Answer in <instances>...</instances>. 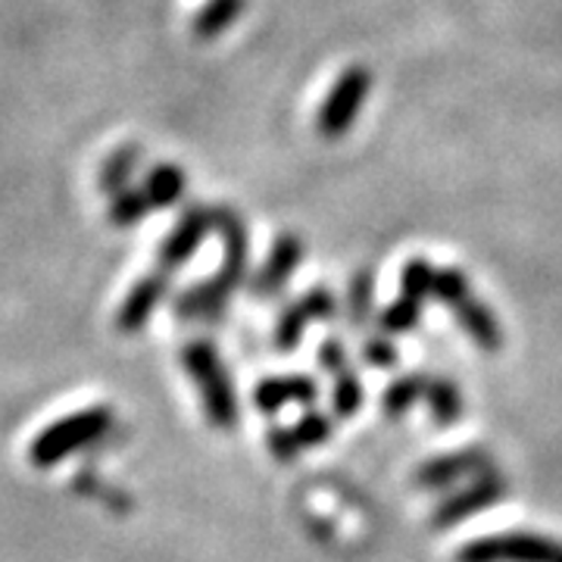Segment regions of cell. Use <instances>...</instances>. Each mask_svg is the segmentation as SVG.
<instances>
[{"label": "cell", "mask_w": 562, "mask_h": 562, "mask_svg": "<svg viewBox=\"0 0 562 562\" xmlns=\"http://www.w3.org/2000/svg\"><path fill=\"white\" fill-rule=\"evenodd\" d=\"M213 220H216V232L222 238V262L220 269L213 272V279L201 281L194 288H188L184 294L176 297V313L181 319H210V316H220L222 310L228 306L232 294L241 288L244 276H247V260H250V235H247V225L244 220L222 206L213 210Z\"/></svg>", "instance_id": "1"}, {"label": "cell", "mask_w": 562, "mask_h": 562, "mask_svg": "<svg viewBox=\"0 0 562 562\" xmlns=\"http://www.w3.org/2000/svg\"><path fill=\"white\" fill-rule=\"evenodd\" d=\"M181 362L191 375V382L198 384L203 401V413L216 428H235L238 422V397H235V384L228 379V369L220 360L216 347L210 341H191L181 350Z\"/></svg>", "instance_id": "2"}, {"label": "cell", "mask_w": 562, "mask_h": 562, "mask_svg": "<svg viewBox=\"0 0 562 562\" xmlns=\"http://www.w3.org/2000/svg\"><path fill=\"white\" fill-rule=\"evenodd\" d=\"M113 425V413L106 406H91V409H81L72 413L66 419L54 422L41 431L38 438L32 441L29 457L38 469H50V465H60L63 460H69L72 453L85 450L88 443L101 441L103 435L110 431Z\"/></svg>", "instance_id": "3"}, {"label": "cell", "mask_w": 562, "mask_h": 562, "mask_svg": "<svg viewBox=\"0 0 562 562\" xmlns=\"http://www.w3.org/2000/svg\"><path fill=\"white\" fill-rule=\"evenodd\" d=\"M372 91V72L366 66H347L331 91L325 94L319 113H316V132L325 140L344 138L366 106V98Z\"/></svg>", "instance_id": "4"}, {"label": "cell", "mask_w": 562, "mask_h": 562, "mask_svg": "<svg viewBox=\"0 0 562 562\" xmlns=\"http://www.w3.org/2000/svg\"><path fill=\"white\" fill-rule=\"evenodd\" d=\"M457 562H562V543L528 531L487 535L482 541L465 543Z\"/></svg>", "instance_id": "5"}, {"label": "cell", "mask_w": 562, "mask_h": 562, "mask_svg": "<svg viewBox=\"0 0 562 562\" xmlns=\"http://www.w3.org/2000/svg\"><path fill=\"white\" fill-rule=\"evenodd\" d=\"M213 232H216L213 210H210V206H201V203L188 206V210L181 213V220L176 222V228L162 238L160 269H166V272H176V269H181L184 262L191 260V257L201 250V244L206 241Z\"/></svg>", "instance_id": "6"}, {"label": "cell", "mask_w": 562, "mask_h": 562, "mask_svg": "<svg viewBox=\"0 0 562 562\" xmlns=\"http://www.w3.org/2000/svg\"><path fill=\"white\" fill-rule=\"evenodd\" d=\"M335 310H338V301H335L331 291L316 288V291L303 294L301 301L284 306L279 325H276V347H279L281 353H291L301 344L303 335H306L310 322L328 319V316H335Z\"/></svg>", "instance_id": "7"}, {"label": "cell", "mask_w": 562, "mask_h": 562, "mask_svg": "<svg viewBox=\"0 0 562 562\" xmlns=\"http://www.w3.org/2000/svg\"><path fill=\"white\" fill-rule=\"evenodd\" d=\"M166 291H169V272L166 269L147 272L144 279L135 281L132 291L122 301L120 313H116V331L138 335L140 328L147 325V319L160 310V303L166 301Z\"/></svg>", "instance_id": "8"}, {"label": "cell", "mask_w": 562, "mask_h": 562, "mask_svg": "<svg viewBox=\"0 0 562 562\" xmlns=\"http://www.w3.org/2000/svg\"><path fill=\"white\" fill-rule=\"evenodd\" d=\"M303 257H306V250H303L301 238H294V235H279V238L272 241V250H269L266 262L257 269V276L250 279V291H254L260 301L276 297L281 288L291 281V276H294V269L303 262Z\"/></svg>", "instance_id": "9"}, {"label": "cell", "mask_w": 562, "mask_h": 562, "mask_svg": "<svg viewBox=\"0 0 562 562\" xmlns=\"http://www.w3.org/2000/svg\"><path fill=\"white\" fill-rule=\"evenodd\" d=\"M501 497H506V482H503L501 475H494V472H484L482 479L472 484V487H465V491H460L453 501H443L441 506H438L435 525H438V528H447V525L462 522V519L482 513L487 506H494Z\"/></svg>", "instance_id": "10"}, {"label": "cell", "mask_w": 562, "mask_h": 562, "mask_svg": "<svg viewBox=\"0 0 562 562\" xmlns=\"http://www.w3.org/2000/svg\"><path fill=\"white\" fill-rule=\"evenodd\" d=\"M331 435V422L319 416V413H310V416H303L294 428H276L272 435H269V447H272V457H279V460H294L301 450L306 447H316L325 438Z\"/></svg>", "instance_id": "11"}, {"label": "cell", "mask_w": 562, "mask_h": 562, "mask_svg": "<svg viewBox=\"0 0 562 562\" xmlns=\"http://www.w3.org/2000/svg\"><path fill=\"white\" fill-rule=\"evenodd\" d=\"M475 472H494V462L482 450H465V453H453V457L428 462L419 472V484L422 487H447V484L460 482V479L475 475Z\"/></svg>", "instance_id": "12"}, {"label": "cell", "mask_w": 562, "mask_h": 562, "mask_svg": "<svg viewBox=\"0 0 562 562\" xmlns=\"http://www.w3.org/2000/svg\"><path fill=\"white\" fill-rule=\"evenodd\" d=\"M316 394H319V387L306 375H276V379L257 384L254 401L262 413H279L288 403H313Z\"/></svg>", "instance_id": "13"}, {"label": "cell", "mask_w": 562, "mask_h": 562, "mask_svg": "<svg viewBox=\"0 0 562 562\" xmlns=\"http://www.w3.org/2000/svg\"><path fill=\"white\" fill-rule=\"evenodd\" d=\"M140 191L147 194L154 213L172 210V206H179L181 198H184V191H188V176H184V169L176 166V162H157V166L147 172Z\"/></svg>", "instance_id": "14"}, {"label": "cell", "mask_w": 562, "mask_h": 562, "mask_svg": "<svg viewBox=\"0 0 562 562\" xmlns=\"http://www.w3.org/2000/svg\"><path fill=\"white\" fill-rule=\"evenodd\" d=\"M453 313H457V322L462 325V331H465L472 341L482 344L487 353L501 350V344H503L501 325H497V319L491 316V310H487L475 294H469L465 301L457 303V306H453Z\"/></svg>", "instance_id": "15"}, {"label": "cell", "mask_w": 562, "mask_h": 562, "mask_svg": "<svg viewBox=\"0 0 562 562\" xmlns=\"http://www.w3.org/2000/svg\"><path fill=\"white\" fill-rule=\"evenodd\" d=\"M247 0H206L191 20V32L198 41H213L225 35L244 13Z\"/></svg>", "instance_id": "16"}, {"label": "cell", "mask_w": 562, "mask_h": 562, "mask_svg": "<svg viewBox=\"0 0 562 562\" xmlns=\"http://www.w3.org/2000/svg\"><path fill=\"white\" fill-rule=\"evenodd\" d=\"M140 162V147L138 144H122L116 147L106 160L101 162V172H98V188L103 194H120L122 188H128V181L135 176Z\"/></svg>", "instance_id": "17"}, {"label": "cell", "mask_w": 562, "mask_h": 562, "mask_svg": "<svg viewBox=\"0 0 562 562\" xmlns=\"http://www.w3.org/2000/svg\"><path fill=\"white\" fill-rule=\"evenodd\" d=\"M150 213H154L150 201H147V194L140 188H122L120 194H113V201H110L106 220H110L113 228H132Z\"/></svg>", "instance_id": "18"}, {"label": "cell", "mask_w": 562, "mask_h": 562, "mask_svg": "<svg viewBox=\"0 0 562 562\" xmlns=\"http://www.w3.org/2000/svg\"><path fill=\"white\" fill-rule=\"evenodd\" d=\"M422 401H428V409H431V416H435L438 425H450V422L460 419L462 397L460 391H457V384L447 382V379H428Z\"/></svg>", "instance_id": "19"}, {"label": "cell", "mask_w": 562, "mask_h": 562, "mask_svg": "<svg viewBox=\"0 0 562 562\" xmlns=\"http://www.w3.org/2000/svg\"><path fill=\"white\" fill-rule=\"evenodd\" d=\"M425 384H428V375H422V372H413V375H403L397 382L387 387V394H384V409H387V416H403L409 406L416 401L425 397Z\"/></svg>", "instance_id": "20"}, {"label": "cell", "mask_w": 562, "mask_h": 562, "mask_svg": "<svg viewBox=\"0 0 562 562\" xmlns=\"http://www.w3.org/2000/svg\"><path fill=\"white\" fill-rule=\"evenodd\" d=\"M362 403V387L353 375V369H338L335 372V413L338 416H353Z\"/></svg>", "instance_id": "21"}, {"label": "cell", "mask_w": 562, "mask_h": 562, "mask_svg": "<svg viewBox=\"0 0 562 562\" xmlns=\"http://www.w3.org/2000/svg\"><path fill=\"white\" fill-rule=\"evenodd\" d=\"M422 306L416 301H409V297H397V301L391 303L387 310L382 313V328L387 335H403V331H409L416 322H419Z\"/></svg>", "instance_id": "22"}, {"label": "cell", "mask_w": 562, "mask_h": 562, "mask_svg": "<svg viewBox=\"0 0 562 562\" xmlns=\"http://www.w3.org/2000/svg\"><path fill=\"white\" fill-rule=\"evenodd\" d=\"M369 310H372V279L366 272H360L350 284V316L362 322L369 316Z\"/></svg>", "instance_id": "23"}, {"label": "cell", "mask_w": 562, "mask_h": 562, "mask_svg": "<svg viewBox=\"0 0 562 562\" xmlns=\"http://www.w3.org/2000/svg\"><path fill=\"white\" fill-rule=\"evenodd\" d=\"M319 362L325 366V369H331V372H338V369H344L347 366V350H344L341 341H325L319 347Z\"/></svg>", "instance_id": "24"}, {"label": "cell", "mask_w": 562, "mask_h": 562, "mask_svg": "<svg viewBox=\"0 0 562 562\" xmlns=\"http://www.w3.org/2000/svg\"><path fill=\"white\" fill-rule=\"evenodd\" d=\"M369 362H375V366H391V362L397 360V350L391 347L387 341H369L366 344V353H362Z\"/></svg>", "instance_id": "25"}]
</instances>
